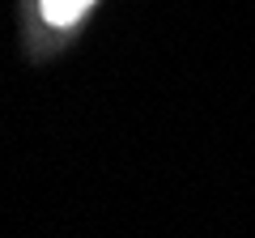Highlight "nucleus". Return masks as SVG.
Returning a JSON list of instances; mask_svg holds the SVG:
<instances>
[{
	"label": "nucleus",
	"instance_id": "1",
	"mask_svg": "<svg viewBox=\"0 0 255 238\" xmlns=\"http://www.w3.org/2000/svg\"><path fill=\"white\" fill-rule=\"evenodd\" d=\"M90 4L94 0H43V17L51 21V26H73Z\"/></svg>",
	"mask_w": 255,
	"mask_h": 238
}]
</instances>
